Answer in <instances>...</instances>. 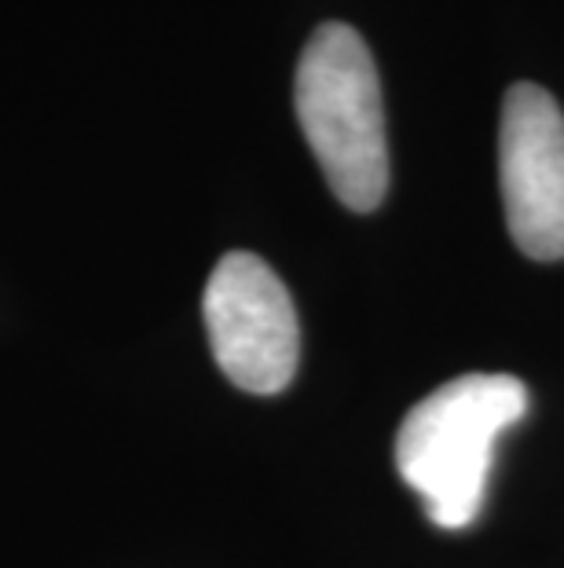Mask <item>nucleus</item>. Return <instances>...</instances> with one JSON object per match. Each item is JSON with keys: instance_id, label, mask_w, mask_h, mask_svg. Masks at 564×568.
Listing matches in <instances>:
<instances>
[{"instance_id": "nucleus-3", "label": "nucleus", "mask_w": 564, "mask_h": 568, "mask_svg": "<svg viewBox=\"0 0 564 568\" xmlns=\"http://www.w3.org/2000/svg\"><path fill=\"white\" fill-rule=\"evenodd\" d=\"M209 345L238 389L275 396L294 382L301 326L290 290L257 253L235 250L213 268L202 294Z\"/></svg>"}, {"instance_id": "nucleus-4", "label": "nucleus", "mask_w": 564, "mask_h": 568, "mask_svg": "<svg viewBox=\"0 0 564 568\" xmlns=\"http://www.w3.org/2000/svg\"><path fill=\"white\" fill-rule=\"evenodd\" d=\"M499 180L513 243L532 261L564 257V114L539 84H513L499 122Z\"/></svg>"}, {"instance_id": "nucleus-2", "label": "nucleus", "mask_w": 564, "mask_h": 568, "mask_svg": "<svg viewBox=\"0 0 564 568\" xmlns=\"http://www.w3.org/2000/svg\"><path fill=\"white\" fill-rule=\"evenodd\" d=\"M297 122L330 191L352 213L378 210L389 191L381 81L367 41L345 22L311 33L294 78Z\"/></svg>"}, {"instance_id": "nucleus-1", "label": "nucleus", "mask_w": 564, "mask_h": 568, "mask_svg": "<svg viewBox=\"0 0 564 568\" xmlns=\"http://www.w3.org/2000/svg\"><path fill=\"white\" fill-rule=\"evenodd\" d=\"M524 410L527 389L510 374H462L407 410L396 433V469L422 495L429 521L448 531L476 521L495 440Z\"/></svg>"}]
</instances>
